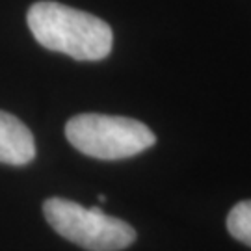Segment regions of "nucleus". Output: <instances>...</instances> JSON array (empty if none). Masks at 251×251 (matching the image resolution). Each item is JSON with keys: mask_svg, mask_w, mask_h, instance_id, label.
<instances>
[{"mask_svg": "<svg viewBox=\"0 0 251 251\" xmlns=\"http://www.w3.org/2000/svg\"><path fill=\"white\" fill-rule=\"evenodd\" d=\"M34 136L28 126L15 116L0 110V164L25 166L34 160Z\"/></svg>", "mask_w": 251, "mask_h": 251, "instance_id": "nucleus-4", "label": "nucleus"}, {"mask_svg": "<svg viewBox=\"0 0 251 251\" xmlns=\"http://www.w3.org/2000/svg\"><path fill=\"white\" fill-rule=\"evenodd\" d=\"M43 212L56 233L84 250L119 251L136 240L130 225L104 214L99 206L86 208L69 199L50 198L43 203Z\"/></svg>", "mask_w": 251, "mask_h": 251, "instance_id": "nucleus-3", "label": "nucleus"}, {"mask_svg": "<svg viewBox=\"0 0 251 251\" xmlns=\"http://www.w3.org/2000/svg\"><path fill=\"white\" fill-rule=\"evenodd\" d=\"M28 28L39 45L80 62L106 58L114 43L102 19L58 2H36L28 9Z\"/></svg>", "mask_w": 251, "mask_h": 251, "instance_id": "nucleus-1", "label": "nucleus"}, {"mask_svg": "<svg viewBox=\"0 0 251 251\" xmlns=\"http://www.w3.org/2000/svg\"><path fill=\"white\" fill-rule=\"evenodd\" d=\"M65 136L80 152L99 160H119L144 152L156 138L144 123L130 117L80 114L67 121Z\"/></svg>", "mask_w": 251, "mask_h": 251, "instance_id": "nucleus-2", "label": "nucleus"}, {"mask_svg": "<svg viewBox=\"0 0 251 251\" xmlns=\"http://www.w3.org/2000/svg\"><path fill=\"white\" fill-rule=\"evenodd\" d=\"M227 231L251 248V199L240 201L227 216Z\"/></svg>", "mask_w": 251, "mask_h": 251, "instance_id": "nucleus-5", "label": "nucleus"}]
</instances>
